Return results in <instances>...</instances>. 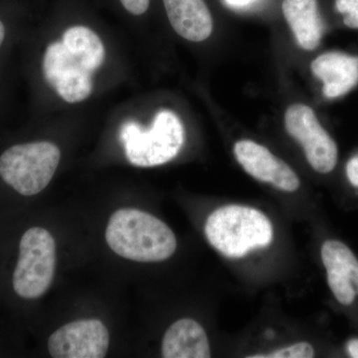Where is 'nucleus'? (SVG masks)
Wrapping results in <instances>:
<instances>
[{
  "instance_id": "nucleus-1",
  "label": "nucleus",
  "mask_w": 358,
  "mask_h": 358,
  "mask_svg": "<svg viewBox=\"0 0 358 358\" xmlns=\"http://www.w3.org/2000/svg\"><path fill=\"white\" fill-rule=\"evenodd\" d=\"M106 241L122 258L136 262H162L173 255L176 238L159 218L134 208L115 211L106 229Z\"/></svg>"
},
{
  "instance_id": "nucleus-2",
  "label": "nucleus",
  "mask_w": 358,
  "mask_h": 358,
  "mask_svg": "<svg viewBox=\"0 0 358 358\" xmlns=\"http://www.w3.org/2000/svg\"><path fill=\"white\" fill-rule=\"evenodd\" d=\"M209 243L228 258H242L272 243L273 226L267 216L251 207L228 205L212 212L205 225Z\"/></svg>"
},
{
  "instance_id": "nucleus-3",
  "label": "nucleus",
  "mask_w": 358,
  "mask_h": 358,
  "mask_svg": "<svg viewBox=\"0 0 358 358\" xmlns=\"http://www.w3.org/2000/svg\"><path fill=\"white\" fill-rule=\"evenodd\" d=\"M56 268L55 240L48 230L31 226L17 241L10 274L11 292L21 301H34L50 288Z\"/></svg>"
},
{
  "instance_id": "nucleus-4",
  "label": "nucleus",
  "mask_w": 358,
  "mask_h": 358,
  "mask_svg": "<svg viewBox=\"0 0 358 358\" xmlns=\"http://www.w3.org/2000/svg\"><path fill=\"white\" fill-rule=\"evenodd\" d=\"M185 127L173 110H162L155 115L150 128L136 122H124L120 133L126 157L133 166H162L173 159L185 143Z\"/></svg>"
},
{
  "instance_id": "nucleus-5",
  "label": "nucleus",
  "mask_w": 358,
  "mask_h": 358,
  "mask_svg": "<svg viewBox=\"0 0 358 358\" xmlns=\"http://www.w3.org/2000/svg\"><path fill=\"white\" fill-rule=\"evenodd\" d=\"M60 159L50 141L18 143L0 155V179L20 196H35L49 185Z\"/></svg>"
},
{
  "instance_id": "nucleus-6",
  "label": "nucleus",
  "mask_w": 358,
  "mask_h": 358,
  "mask_svg": "<svg viewBox=\"0 0 358 358\" xmlns=\"http://www.w3.org/2000/svg\"><path fill=\"white\" fill-rule=\"evenodd\" d=\"M285 126L289 136L303 145L308 164L315 171L326 174L334 171L338 147L313 109L303 103L291 106L285 114Z\"/></svg>"
},
{
  "instance_id": "nucleus-7",
  "label": "nucleus",
  "mask_w": 358,
  "mask_h": 358,
  "mask_svg": "<svg viewBox=\"0 0 358 358\" xmlns=\"http://www.w3.org/2000/svg\"><path fill=\"white\" fill-rule=\"evenodd\" d=\"M43 74L47 83L65 102H83L93 92V72L86 69L62 41L53 42L47 47Z\"/></svg>"
},
{
  "instance_id": "nucleus-8",
  "label": "nucleus",
  "mask_w": 358,
  "mask_h": 358,
  "mask_svg": "<svg viewBox=\"0 0 358 358\" xmlns=\"http://www.w3.org/2000/svg\"><path fill=\"white\" fill-rule=\"evenodd\" d=\"M110 334L99 320H81L65 324L48 338L47 348L54 358H102L107 355Z\"/></svg>"
},
{
  "instance_id": "nucleus-9",
  "label": "nucleus",
  "mask_w": 358,
  "mask_h": 358,
  "mask_svg": "<svg viewBox=\"0 0 358 358\" xmlns=\"http://www.w3.org/2000/svg\"><path fill=\"white\" fill-rule=\"evenodd\" d=\"M234 155L245 171L254 178L271 183L282 192H294L300 187V179L293 169L255 141H238Z\"/></svg>"
},
{
  "instance_id": "nucleus-10",
  "label": "nucleus",
  "mask_w": 358,
  "mask_h": 358,
  "mask_svg": "<svg viewBox=\"0 0 358 358\" xmlns=\"http://www.w3.org/2000/svg\"><path fill=\"white\" fill-rule=\"evenodd\" d=\"M313 75L324 83L322 93L329 99L345 96L358 84V57L341 52H327L310 65Z\"/></svg>"
},
{
  "instance_id": "nucleus-11",
  "label": "nucleus",
  "mask_w": 358,
  "mask_h": 358,
  "mask_svg": "<svg viewBox=\"0 0 358 358\" xmlns=\"http://www.w3.org/2000/svg\"><path fill=\"white\" fill-rule=\"evenodd\" d=\"M169 22L179 36L202 42L210 37L213 20L204 0H164Z\"/></svg>"
},
{
  "instance_id": "nucleus-12",
  "label": "nucleus",
  "mask_w": 358,
  "mask_h": 358,
  "mask_svg": "<svg viewBox=\"0 0 358 358\" xmlns=\"http://www.w3.org/2000/svg\"><path fill=\"white\" fill-rule=\"evenodd\" d=\"M164 358H209L210 345L203 327L192 319L173 322L164 334L162 345Z\"/></svg>"
},
{
  "instance_id": "nucleus-13",
  "label": "nucleus",
  "mask_w": 358,
  "mask_h": 358,
  "mask_svg": "<svg viewBox=\"0 0 358 358\" xmlns=\"http://www.w3.org/2000/svg\"><path fill=\"white\" fill-rule=\"evenodd\" d=\"M282 10L301 48L315 50L324 34L317 0H284Z\"/></svg>"
},
{
  "instance_id": "nucleus-14",
  "label": "nucleus",
  "mask_w": 358,
  "mask_h": 358,
  "mask_svg": "<svg viewBox=\"0 0 358 358\" xmlns=\"http://www.w3.org/2000/svg\"><path fill=\"white\" fill-rule=\"evenodd\" d=\"M63 44L86 69L95 72L105 61L103 41L93 30L85 26L68 28L63 34Z\"/></svg>"
},
{
  "instance_id": "nucleus-15",
  "label": "nucleus",
  "mask_w": 358,
  "mask_h": 358,
  "mask_svg": "<svg viewBox=\"0 0 358 358\" xmlns=\"http://www.w3.org/2000/svg\"><path fill=\"white\" fill-rule=\"evenodd\" d=\"M320 254L327 271L348 277L358 293V261L352 250L341 242L329 240L322 245Z\"/></svg>"
},
{
  "instance_id": "nucleus-16",
  "label": "nucleus",
  "mask_w": 358,
  "mask_h": 358,
  "mask_svg": "<svg viewBox=\"0 0 358 358\" xmlns=\"http://www.w3.org/2000/svg\"><path fill=\"white\" fill-rule=\"evenodd\" d=\"M327 282H329V288L333 292L336 300L345 306L352 305L355 301L357 291L352 286L350 280L345 275L334 272V271H327Z\"/></svg>"
},
{
  "instance_id": "nucleus-17",
  "label": "nucleus",
  "mask_w": 358,
  "mask_h": 358,
  "mask_svg": "<svg viewBox=\"0 0 358 358\" xmlns=\"http://www.w3.org/2000/svg\"><path fill=\"white\" fill-rule=\"evenodd\" d=\"M315 357L313 346L308 343H299L296 345L275 350L268 355H253L251 358H312Z\"/></svg>"
},
{
  "instance_id": "nucleus-18",
  "label": "nucleus",
  "mask_w": 358,
  "mask_h": 358,
  "mask_svg": "<svg viewBox=\"0 0 358 358\" xmlns=\"http://www.w3.org/2000/svg\"><path fill=\"white\" fill-rule=\"evenodd\" d=\"M336 7L343 14L345 24L358 29V0H336Z\"/></svg>"
},
{
  "instance_id": "nucleus-19",
  "label": "nucleus",
  "mask_w": 358,
  "mask_h": 358,
  "mask_svg": "<svg viewBox=\"0 0 358 358\" xmlns=\"http://www.w3.org/2000/svg\"><path fill=\"white\" fill-rule=\"evenodd\" d=\"M121 2L128 13L140 16L147 13L150 0H121Z\"/></svg>"
},
{
  "instance_id": "nucleus-20",
  "label": "nucleus",
  "mask_w": 358,
  "mask_h": 358,
  "mask_svg": "<svg viewBox=\"0 0 358 358\" xmlns=\"http://www.w3.org/2000/svg\"><path fill=\"white\" fill-rule=\"evenodd\" d=\"M346 174L353 186L358 187V155H355L348 162L346 166Z\"/></svg>"
},
{
  "instance_id": "nucleus-21",
  "label": "nucleus",
  "mask_w": 358,
  "mask_h": 358,
  "mask_svg": "<svg viewBox=\"0 0 358 358\" xmlns=\"http://www.w3.org/2000/svg\"><path fill=\"white\" fill-rule=\"evenodd\" d=\"M348 352L350 353V357L353 358H358V339H352L348 343Z\"/></svg>"
},
{
  "instance_id": "nucleus-22",
  "label": "nucleus",
  "mask_w": 358,
  "mask_h": 358,
  "mask_svg": "<svg viewBox=\"0 0 358 358\" xmlns=\"http://www.w3.org/2000/svg\"><path fill=\"white\" fill-rule=\"evenodd\" d=\"M228 4L233 6H244L251 3L254 0H226Z\"/></svg>"
},
{
  "instance_id": "nucleus-23",
  "label": "nucleus",
  "mask_w": 358,
  "mask_h": 358,
  "mask_svg": "<svg viewBox=\"0 0 358 358\" xmlns=\"http://www.w3.org/2000/svg\"><path fill=\"white\" fill-rule=\"evenodd\" d=\"M4 38H6V27H4L3 23L0 20V46L3 43Z\"/></svg>"
}]
</instances>
